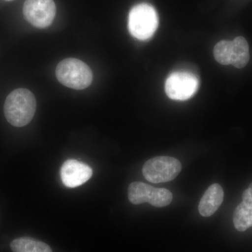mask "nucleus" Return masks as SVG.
I'll list each match as a JSON object with an SVG mask.
<instances>
[{
    "label": "nucleus",
    "instance_id": "4",
    "mask_svg": "<svg viewBox=\"0 0 252 252\" xmlns=\"http://www.w3.org/2000/svg\"><path fill=\"white\" fill-rule=\"evenodd\" d=\"M181 170L182 164L175 158L158 157L144 163L142 174L149 182L159 184L175 180Z\"/></svg>",
    "mask_w": 252,
    "mask_h": 252
},
{
    "label": "nucleus",
    "instance_id": "12",
    "mask_svg": "<svg viewBox=\"0 0 252 252\" xmlns=\"http://www.w3.org/2000/svg\"><path fill=\"white\" fill-rule=\"evenodd\" d=\"M233 223L238 231L244 232L252 227V208L241 202L233 214Z\"/></svg>",
    "mask_w": 252,
    "mask_h": 252
},
{
    "label": "nucleus",
    "instance_id": "8",
    "mask_svg": "<svg viewBox=\"0 0 252 252\" xmlns=\"http://www.w3.org/2000/svg\"><path fill=\"white\" fill-rule=\"evenodd\" d=\"M93 175L91 167L84 162L70 159L66 160L61 168V178L68 188H76L88 182Z\"/></svg>",
    "mask_w": 252,
    "mask_h": 252
},
{
    "label": "nucleus",
    "instance_id": "11",
    "mask_svg": "<svg viewBox=\"0 0 252 252\" xmlns=\"http://www.w3.org/2000/svg\"><path fill=\"white\" fill-rule=\"evenodd\" d=\"M10 246L13 252H53L47 244L27 237L13 240Z\"/></svg>",
    "mask_w": 252,
    "mask_h": 252
},
{
    "label": "nucleus",
    "instance_id": "14",
    "mask_svg": "<svg viewBox=\"0 0 252 252\" xmlns=\"http://www.w3.org/2000/svg\"><path fill=\"white\" fill-rule=\"evenodd\" d=\"M243 203L252 208V183L243 193Z\"/></svg>",
    "mask_w": 252,
    "mask_h": 252
},
{
    "label": "nucleus",
    "instance_id": "15",
    "mask_svg": "<svg viewBox=\"0 0 252 252\" xmlns=\"http://www.w3.org/2000/svg\"><path fill=\"white\" fill-rule=\"evenodd\" d=\"M6 1H11V0H6Z\"/></svg>",
    "mask_w": 252,
    "mask_h": 252
},
{
    "label": "nucleus",
    "instance_id": "9",
    "mask_svg": "<svg viewBox=\"0 0 252 252\" xmlns=\"http://www.w3.org/2000/svg\"><path fill=\"white\" fill-rule=\"evenodd\" d=\"M223 189L218 184H214L210 186L199 203L198 210L203 217L212 216L220 208L223 201Z\"/></svg>",
    "mask_w": 252,
    "mask_h": 252
},
{
    "label": "nucleus",
    "instance_id": "6",
    "mask_svg": "<svg viewBox=\"0 0 252 252\" xmlns=\"http://www.w3.org/2000/svg\"><path fill=\"white\" fill-rule=\"evenodd\" d=\"M198 78L191 73L177 72L167 78L165 89L167 95L175 100H187L198 91Z\"/></svg>",
    "mask_w": 252,
    "mask_h": 252
},
{
    "label": "nucleus",
    "instance_id": "1",
    "mask_svg": "<svg viewBox=\"0 0 252 252\" xmlns=\"http://www.w3.org/2000/svg\"><path fill=\"white\" fill-rule=\"evenodd\" d=\"M36 108L35 97L31 91L25 89H16L5 100V117L15 127H23L31 122Z\"/></svg>",
    "mask_w": 252,
    "mask_h": 252
},
{
    "label": "nucleus",
    "instance_id": "5",
    "mask_svg": "<svg viewBox=\"0 0 252 252\" xmlns=\"http://www.w3.org/2000/svg\"><path fill=\"white\" fill-rule=\"evenodd\" d=\"M128 199L133 205L149 203L156 207L170 205L173 196L170 190L155 188L143 182H135L128 187Z\"/></svg>",
    "mask_w": 252,
    "mask_h": 252
},
{
    "label": "nucleus",
    "instance_id": "13",
    "mask_svg": "<svg viewBox=\"0 0 252 252\" xmlns=\"http://www.w3.org/2000/svg\"><path fill=\"white\" fill-rule=\"evenodd\" d=\"M214 56L223 65L231 64L232 41L223 40L217 43L214 49Z\"/></svg>",
    "mask_w": 252,
    "mask_h": 252
},
{
    "label": "nucleus",
    "instance_id": "2",
    "mask_svg": "<svg viewBox=\"0 0 252 252\" xmlns=\"http://www.w3.org/2000/svg\"><path fill=\"white\" fill-rule=\"evenodd\" d=\"M56 74L61 84L76 90L86 89L93 81L91 68L80 60L71 58L60 62Z\"/></svg>",
    "mask_w": 252,
    "mask_h": 252
},
{
    "label": "nucleus",
    "instance_id": "10",
    "mask_svg": "<svg viewBox=\"0 0 252 252\" xmlns=\"http://www.w3.org/2000/svg\"><path fill=\"white\" fill-rule=\"evenodd\" d=\"M250 61V49L248 41L243 36H238L232 41L231 64L241 69Z\"/></svg>",
    "mask_w": 252,
    "mask_h": 252
},
{
    "label": "nucleus",
    "instance_id": "7",
    "mask_svg": "<svg viewBox=\"0 0 252 252\" xmlns=\"http://www.w3.org/2000/svg\"><path fill=\"white\" fill-rule=\"evenodd\" d=\"M56 7L54 0H26L23 14L34 27H49L56 16Z\"/></svg>",
    "mask_w": 252,
    "mask_h": 252
},
{
    "label": "nucleus",
    "instance_id": "3",
    "mask_svg": "<svg viewBox=\"0 0 252 252\" xmlns=\"http://www.w3.org/2000/svg\"><path fill=\"white\" fill-rule=\"evenodd\" d=\"M129 32L139 40H147L154 35L158 26V16L152 5L140 4L130 10L128 15Z\"/></svg>",
    "mask_w": 252,
    "mask_h": 252
}]
</instances>
